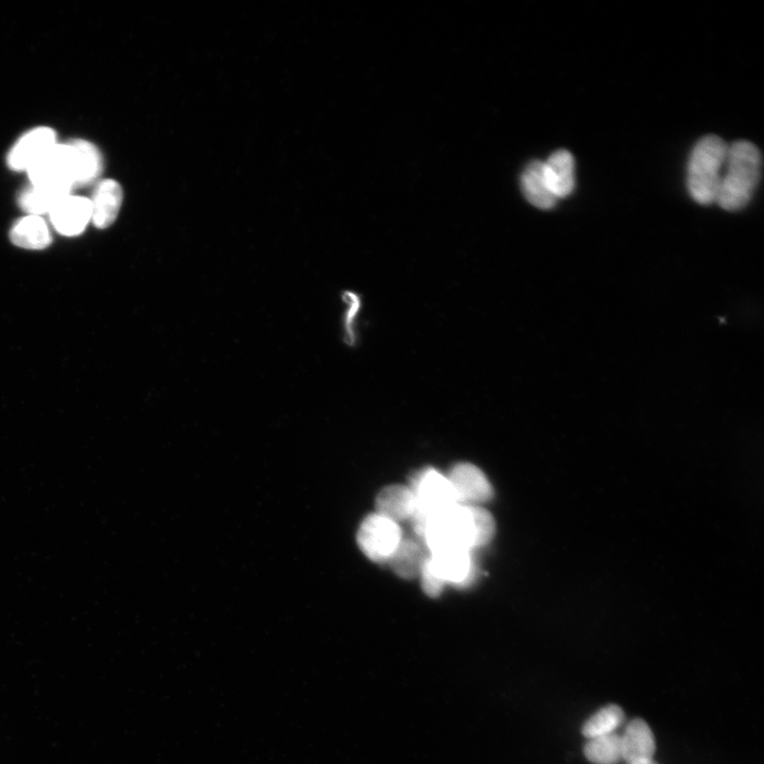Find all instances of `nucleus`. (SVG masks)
I'll use <instances>...</instances> for the list:
<instances>
[{
  "instance_id": "nucleus-14",
  "label": "nucleus",
  "mask_w": 764,
  "mask_h": 764,
  "mask_svg": "<svg viewBox=\"0 0 764 764\" xmlns=\"http://www.w3.org/2000/svg\"><path fill=\"white\" fill-rule=\"evenodd\" d=\"M377 514L398 524L411 519L415 510V497L410 488L404 485H390L376 498Z\"/></svg>"
},
{
  "instance_id": "nucleus-3",
  "label": "nucleus",
  "mask_w": 764,
  "mask_h": 764,
  "mask_svg": "<svg viewBox=\"0 0 764 764\" xmlns=\"http://www.w3.org/2000/svg\"><path fill=\"white\" fill-rule=\"evenodd\" d=\"M410 489L415 497V510L411 517L413 528L416 535L423 540L428 520L458 503L448 477L434 468H425L416 474Z\"/></svg>"
},
{
  "instance_id": "nucleus-24",
  "label": "nucleus",
  "mask_w": 764,
  "mask_h": 764,
  "mask_svg": "<svg viewBox=\"0 0 764 764\" xmlns=\"http://www.w3.org/2000/svg\"><path fill=\"white\" fill-rule=\"evenodd\" d=\"M346 297L350 298L351 305H352V308L349 311V316H347V333L350 334V340L353 341L354 339H353V333H352V320L357 314V311L359 308V300L356 297V295L351 292H347Z\"/></svg>"
},
{
  "instance_id": "nucleus-10",
  "label": "nucleus",
  "mask_w": 764,
  "mask_h": 764,
  "mask_svg": "<svg viewBox=\"0 0 764 764\" xmlns=\"http://www.w3.org/2000/svg\"><path fill=\"white\" fill-rule=\"evenodd\" d=\"M55 229L64 236L81 234L92 220L91 200L69 195L50 213Z\"/></svg>"
},
{
  "instance_id": "nucleus-23",
  "label": "nucleus",
  "mask_w": 764,
  "mask_h": 764,
  "mask_svg": "<svg viewBox=\"0 0 764 764\" xmlns=\"http://www.w3.org/2000/svg\"><path fill=\"white\" fill-rule=\"evenodd\" d=\"M420 577L424 593L428 597L438 598L442 594L446 583L440 578L436 570L433 569L429 555L423 565Z\"/></svg>"
},
{
  "instance_id": "nucleus-15",
  "label": "nucleus",
  "mask_w": 764,
  "mask_h": 764,
  "mask_svg": "<svg viewBox=\"0 0 764 764\" xmlns=\"http://www.w3.org/2000/svg\"><path fill=\"white\" fill-rule=\"evenodd\" d=\"M428 555L424 544L403 538L388 563L399 578L412 580L420 577Z\"/></svg>"
},
{
  "instance_id": "nucleus-9",
  "label": "nucleus",
  "mask_w": 764,
  "mask_h": 764,
  "mask_svg": "<svg viewBox=\"0 0 764 764\" xmlns=\"http://www.w3.org/2000/svg\"><path fill=\"white\" fill-rule=\"evenodd\" d=\"M56 144L57 135L54 130L34 129L25 134L12 148L8 156V165L15 171L28 170Z\"/></svg>"
},
{
  "instance_id": "nucleus-19",
  "label": "nucleus",
  "mask_w": 764,
  "mask_h": 764,
  "mask_svg": "<svg viewBox=\"0 0 764 764\" xmlns=\"http://www.w3.org/2000/svg\"><path fill=\"white\" fill-rule=\"evenodd\" d=\"M624 719V711L620 706L616 704L607 705L584 723L582 735L589 740L615 734Z\"/></svg>"
},
{
  "instance_id": "nucleus-12",
  "label": "nucleus",
  "mask_w": 764,
  "mask_h": 764,
  "mask_svg": "<svg viewBox=\"0 0 764 764\" xmlns=\"http://www.w3.org/2000/svg\"><path fill=\"white\" fill-rule=\"evenodd\" d=\"M544 175L555 198L563 199L576 187L575 159L567 150H558L544 163Z\"/></svg>"
},
{
  "instance_id": "nucleus-7",
  "label": "nucleus",
  "mask_w": 764,
  "mask_h": 764,
  "mask_svg": "<svg viewBox=\"0 0 764 764\" xmlns=\"http://www.w3.org/2000/svg\"><path fill=\"white\" fill-rule=\"evenodd\" d=\"M458 505L480 506L493 498L494 490L488 477L470 463L457 464L447 476Z\"/></svg>"
},
{
  "instance_id": "nucleus-18",
  "label": "nucleus",
  "mask_w": 764,
  "mask_h": 764,
  "mask_svg": "<svg viewBox=\"0 0 764 764\" xmlns=\"http://www.w3.org/2000/svg\"><path fill=\"white\" fill-rule=\"evenodd\" d=\"M71 195V190L32 186L24 191L20 197V205L31 216H41L50 213L64 198Z\"/></svg>"
},
{
  "instance_id": "nucleus-11",
  "label": "nucleus",
  "mask_w": 764,
  "mask_h": 764,
  "mask_svg": "<svg viewBox=\"0 0 764 764\" xmlns=\"http://www.w3.org/2000/svg\"><path fill=\"white\" fill-rule=\"evenodd\" d=\"M622 759L628 764L654 759L655 737L649 724L642 719L632 720L621 736Z\"/></svg>"
},
{
  "instance_id": "nucleus-1",
  "label": "nucleus",
  "mask_w": 764,
  "mask_h": 764,
  "mask_svg": "<svg viewBox=\"0 0 764 764\" xmlns=\"http://www.w3.org/2000/svg\"><path fill=\"white\" fill-rule=\"evenodd\" d=\"M761 153L748 141L728 146L716 202L727 212L741 211L752 200L761 176Z\"/></svg>"
},
{
  "instance_id": "nucleus-2",
  "label": "nucleus",
  "mask_w": 764,
  "mask_h": 764,
  "mask_svg": "<svg viewBox=\"0 0 764 764\" xmlns=\"http://www.w3.org/2000/svg\"><path fill=\"white\" fill-rule=\"evenodd\" d=\"M728 145L717 135H707L694 146L687 184L690 196L701 205L716 202L726 162Z\"/></svg>"
},
{
  "instance_id": "nucleus-20",
  "label": "nucleus",
  "mask_w": 764,
  "mask_h": 764,
  "mask_svg": "<svg viewBox=\"0 0 764 764\" xmlns=\"http://www.w3.org/2000/svg\"><path fill=\"white\" fill-rule=\"evenodd\" d=\"M584 755L594 764H618L622 761L621 736L615 734L589 739Z\"/></svg>"
},
{
  "instance_id": "nucleus-6",
  "label": "nucleus",
  "mask_w": 764,
  "mask_h": 764,
  "mask_svg": "<svg viewBox=\"0 0 764 764\" xmlns=\"http://www.w3.org/2000/svg\"><path fill=\"white\" fill-rule=\"evenodd\" d=\"M403 538L398 524L377 513L363 520L357 535L361 551L377 563L389 562Z\"/></svg>"
},
{
  "instance_id": "nucleus-25",
  "label": "nucleus",
  "mask_w": 764,
  "mask_h": 764,
  "mask_svg": "<svg viewBox=\"0 0 764 764\" xmlns=\"http://www.w3.org/2000/svg\"><path fill=\"white\" fill-rule=\"evenodd\" d=\"M632 764H658V763L654 759H649V760L635 762Z\"/></svg>"
},
{
  "instance_id": "nucleus-21",
  "label": "nucleus",
  "mask_w": 764,
  "mask_h": 764,
  "mask_svg": "<svg viewBox=\"0 0 764 764\" xmlns=\"http://www.w3.org/2000/svg\"><path fill=\"white\" fill-rule=\"evenodd\" d=\"M78 156L80 176L78 186L88 185L96 180L102 171V158L99 150L86 141H74Z\"/></svg>"
},
{
  "instance_id": "nucleus-4",
  "label": "nucleus",
  "mask_w": 764,
  "mask_h": 764,
  "mask_svg": "<svg viewBox=\"0 0 764 764\" xmlns=\"http://www.w3.org/2000/svg\"><path fill=\"white\" fill-rule=\"evenodd\" d=\"M473 517L467 506L455 505L434 516L426 525L423 544L429 553L446 549L473 551Z\"/></svg>"
},
{
  "instance_id": "nucleus-5",
  "label": "nucleus",
  "mask_w": 764,
  "mask_h": 764,
  "mask_svg": "<svg viewBox=\"0 0 764 764\" xmlns=\"http://www.w3.org/2000/svg\"><path fill=\"white\" fill-rule=\"evenodd\" d=\"M32 186L56 187L72 190L78 186L79 156L73 142L56 144L28 170Z\"/></svg>"
},
{
  "instance_id": "nucleus-16",
  "label": "nucleus",
  "mask_w": 764,
  "mask_h": 764,
  "mask_svg": "<svg viewBox=\"0 0 764 764\" xmlns=\"http://www.w3.org/2000/svg\"><path fill=\"white\" fill-rule=\"evenodd\" d=\"M15 246L27 250H43L50 246L51 235L40 216H27L16 221L10 232Z\"/></svg>"
},
{
  "instance_id": "nucleus-8",
  "label": "nucleus",
  "mask_w": 764,
  "mask_h": 764,
  "mask_svg": "<svg viewBox=\"0 0 764 764\" xmlns=\"http://www.w3.org/2000/svg\"><path fill=\"white\" fill-rule=\"evenodd\" d=\"M430 562L440 578L457 588L471 586L477 578L472 551L446 549L429 553Z\"/></svg>"
},
{
  "instance_id": "nucleus-13",
  "label": "nucleus",
  "mask_w": 764,
  "mask_h": 764,
  "mask_svg": "<svg viewBox=\"0 0 764 764\" xmlns=\"http://www.w3.org/2000/svg\"><path fill=\"white\" fill-rule=\"evenodd\" d=\"M123 200V188L119 183L114 180L101 182L91 201L92 221L95 227L101 230L111 227L118 217Z\"/></svg>"
},
{
  "instance_id": "nucleus-22",
  "label": "nucleus",
  "mask_w": 764,
  "mask_h": 764,
  "mask_svg": "<svg viewBox=\"0 0 764 764\" xmlns=\"http://www.w3.org/2000/svg\"><path fill=\"white\" fill-rule=\"evenodd\" d=\"M473 517L474 538L473 550L491 543L496 533L493 515L480 506H467Z\"/></svg>"
},
{
  "instance_id": "nucleus-17",
  "label": "nucleus",
  "mask_w": 764,
  "mask_h": 764,
  "mask_svg": "<svg viewBox=\"0 0 764 764\" xmlns=\"http://www.w3.org/2000/svg\"><path fill=\"white\" fill-rule=\"evenodd\" d=\"M522 189L526 199L540 210H551L558 199L552 194L544 175V162L530 163L522 176Z\"/></svg>"
}]
</instances>
